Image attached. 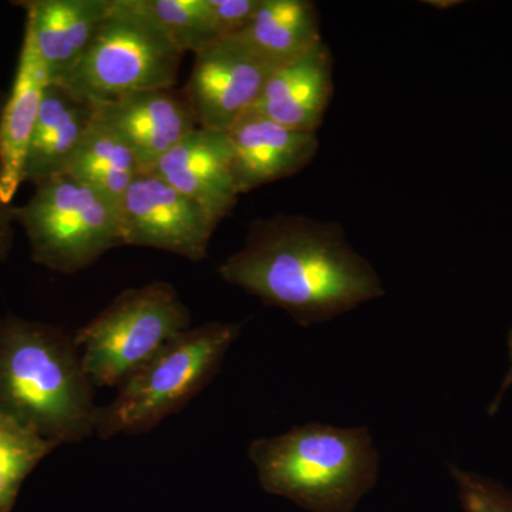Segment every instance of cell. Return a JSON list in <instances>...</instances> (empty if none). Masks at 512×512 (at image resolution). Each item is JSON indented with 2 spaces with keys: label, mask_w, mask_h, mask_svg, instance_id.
Wrapping results in <instances>:
<instances>
[{
  "label": "cell",
  "mask_w": 512,
  "mask_h": 512,
  "mask_svg": "<svg viewBox=\"0 0 512 512\" xmlns=\"http://www.w3.org/2000/svg\"><path fill=\"white\" fill-rule=\"evenodd\" d=\"M140 173L130 148L94 114L66 174L119 211L124 195Z\"/></svg>",
  "instance_id": "obj_18"
},
{
  "label": "cell",
  "mask_w": 512,
  "mask_h": 512,
  "mask_svg": "<svg viewBox=\"0 0 512 512\" xmlns=\"http://www.w3.org/2000/svg\"><path fill=\"white\" fill-rule=\"evenodd\" d=\"M123 247L157 249L191 262L207 259L220 222L151 171H141L119 207Z\"/></svg>",
  "instance_id": "obj_8"
},
{
  "label": "cell",
  "mask_w": 512,
  "mask_h": 512,
  "mask_svg": "<svg viewBox=\"0 0 512 512\" xmlns=\"http://www.w3.org/2000/svg\"><path fill=\"white\" fill-rule=\"evenodd\" d=\"M181 52L197 53L225 39L210 0H137Z\"/></svg>",
  "instance_id": "obj_19"
},
{
  "label": "cell",
  "mask_w": 512,
  "mask_h": 512,
  "mask_svg": "<svg viewBox=\"0 0 512 512\" xmlns=\"http://www.w3.org/2000/svg\"><path fill=\"white\" fill-rule=\"evenodd\" d=\"M463 512H512V488L493 478L448 464Z\"/></svg>",
  "instance_id": "obj_21"
},
{
  "label": "cell",
  "mask_w": 512,
  "mask_h": 512,
  "mask_svg": "<svg viewBox=\"0 0 512 512\" xmlns=\"http://www.w3.org/2000/svg\"><path fill=\"white\" fill-rule=\"evenodd\" d=\"M36 264L62 275L92 268L123 247L119 211L69 174L36 185L25 204L13 207Z\"/></svg>",
  "instance_id": "obj_7"
},
{
  "label": "cell",
  "mask_w": 512,
  "mask_h": 512,
  "mask_svg": "<svg viewBox=\"0 0 512 512\" xmlns=\"http://www.w3.org/2000/svg\"><path fill=\"white\" fill-rule=\"evenodd\" d=\"M191 312L170 282L126 289L74 340L94 387H119L131 373L191 328Z\"/></svg>",
  "instance_id": "obj_6"
},
{
  "label": "cell",
  "mask_w": 512,
  "mask_h": 512,
  "mask_svg": "<svg viewBox=\"0 0 512 512\" xmlns=\"http://www.w3.org/2000/svg\"><path fill=\"white\" fill-rule=\"evenodd\" d=\"M185 86L198 127L228 133L254 109L274 67L235 35L195 53Z\"/></svg>",
  "instance_id": "obj_9"
},
{
  "label": "cell",
  "mask_w": 512,
  "mask_h": 512,
  "mask_svg": "<svg viewBox=\"0 0 512 512\" xmlns=\"http://www.w3.org/2000/svg\"><path fill=\"white\" fill-rule=\"evenodd\" d=\"M111 0H19L50 83L66 79L109 12Z\"/></svg>",
  "instance_id": "obj_15"
},
{
  "label": "cell",
  "mask_w": 512,
  "mask_h": 512,
  "mask_svg": "<svg viewBox=\"0 0 512 512\" xmlns=\"http://www.w3.org/2000/svg\"><path fill=\"white\" fill-rule=\"evenodd\" d=\"M93 107L97 119L130 148L141 171H150L198 128L187 97L173 89L131 93Z\"/></svg>",
  "instance_id": "obj_10"
},
{
  "label": "cell",
  "mask_w": 512,
  "mask_h": 512,
  "mask_svg": "<svg viewBox=\"0 0 512 512\" xmlns=\"http://www.w3.org/2000/svg\"><path fill=\"white\" fill-rule=\"evenodd\" d=\"M49 83V73L37 50L35 37L25 25L15 80L6 94L0 116V197L6 204L13 205V198L23 184L30 138Z\"/></svg>",
  "instance_id": "obj_14"
},
{
  "label": "cell",
  "mask_w": 512,
  "mask_h": 512,
  "mask_svg": "<svg viewBox=\"0 0 512 512\" xmlns=\"http://www.w3.org/2000/svg\"><path fill=\"white\" fill-rule=\"evenodd\" d=\"M241 330L242 323L210 322L171 340L117 387L111 402L100 406L96 436L109 440L146 434L181 412L218 375Z\"/></svg>",
  "instance_id": "obj_4"
},
{
  "label": "cell",
  "mask_w": 512,
  "mask_h": 512,
  "mask_svg": "<svg viewBox=\"0 0 512 512\" xmlns=\"http://www.w3.org/2000/svg\"><path fill=\"white\" fill-rule=\"evenodd\" d=\"M150 171L198 202L215 221L227 218L237 205L227 133L195 128Z\"/></svg>",
  "instance_id": "obj_12"
},
{
  "label": "cell",
  "mask_w": 512,
  "mask_h": 512,
  "mask_svg": "<svg viewBox=\"0 0 512 512\" xmlns=\"http://www.w3.org/2000/svg\"><path fill=\"white\" fill-rule=\"evenodd\" d=\"M222 281L281 309L302 328L382 298V279L336 222L279 214L249 225L218 268Z\"/></svg>",
  "instance_id": "obj_1"
},
{
  "label": "cell",
  "mask_w": 512,
  "mask_h": 512,
  "mask_svg": "<svg viewBox=\"0 0 512 512\" xmlns=\"http://www.w3.org/2000/svg\"><path fill=\"white\" fill-rule=\"evenodd\" d=\"M248 457L266 493L311 512H352L379 477L367 427L303 424L252 441Z\"/></svg>",
  "instance_id": "obj_3"
},
{
  "label": "cell",
  "mask_w": 512,
  "mask_h": 512,
  "mask_svg": "<svg viewBox=\"0 0 512 512\" xmlns=\"http://www.w3.org/2000/svg\"><path fill=\"white\" fill-rule=\"evenodd\" d=\"M93 119V104L74 96L62 84L49 83L30 138L23 183L36 187L66 174Z\"/></svg>",
  "instance_id": "obj_16"
},
{
  "label": "cell",
  "mask_w": 512,
  "mask_h": 512,
  "mask_svg": "<svg viewBox=\"0 0 512 512\" xmlns=\"http://www.w3.org/2000/svg\"><path fill=\"white\" fill-rule=\"evenodd\" d=\"M6 93L0 87V116H2L3 104H5ZM0 178H2V161H0ZM15 205L6 204L0 197V262L6 259L13 245L15 237V217H13Z\"/></svg>",
  "instance_id": "obj_22"
},
{
  "label": "cell",
  "mask_w": 512,
  "mask_h": 512,
  "mask_svg": "<svg viewBox=\"0 0 512 512\" xmlns=\"http://www.w3.org/2000/svg\"><path fill=\"white\" fill-rule=\"evenodd\" d=\"M183 57L137 0H111L86 53L59 84L90 104L173 89Z\"/></svg>",
  "instance_id": "obj_5"
},
{
  "label": "cell",
  "mask_w": 512,
  "mask_h": 512,
  "mask_svg": "<svg viewBox=\"0 0 512 512\" xmlns=\"http://www.w3.org/2000/svg\"><path fill=\"white\" fill-rule=\"evenodd\" d=\"M332 96L333 57L322 40L275 69L251 111L293 130L318 133Z\"/></svg>",
  "instance_id": "obj_13"
},
{
  "label": "cell",
  "mask_w": 512,
  "mask_h": 512,
  "mask_svg": "<svg viewBox=\"0 0 512 512\" xmlns=\"http://www.w3.org/2000/svg\"><path fill=\"white\" fill-rule=\"evenodd\" d=\"M56 447L0 414V512H9L23 480Z\"/></svg>",
  "instance_id": "obj_20"
},
{
  "label": "cell",
  "mask_w": 512,
  "mask_h": 512,
  "mask_svg": "<svg viewBox=\"0 0 512 512\" xmlns=\"http://www.w3.org/2000/svg\"><path fill=\"white\" fill-rule=\"evenodd\" d=\"M508 359H510V367H508L507 375H505L503 383H501L500 390H498L493 403L488 407V414H490V416H494V414L497 413V410L500 409V404L503 402L505 393H507L508 389L512 386V328L510 330V335H508Z\"/></svg>",
  "instance_id": "obj_23"
},
{
  "label": "cell",
  "mask_w": 512,
  "mask_h": 512,
  "mask_svg": "<svg viewBox=\"0 0 512 512\" xmlns=\"http://www.w3.org/2000/svg\"><path fill=\"white\" fill-rule=\"evenodd\" d=\"M237 36L278 69L322 42L318 9L309 0H259L251 22Z\"/></svg>",
  "instance_id": "obj_17"
},
{
  "label": "cell",
  "mask_w": 512,
  "mask_h": 512,
  "mask_svg": "<svg viewBox=\"0 0 512 512\" xmlns=\"http://www.w3.org/2000/svg\"><path fill=\"white\" fill-rule=\"evenodd\" d=\"M100 406L74 336L45 323H0V414L50 443L96 434Z\"/></svg>",
  "instance_id": "obj_2"
},
{
  "label": "cell",
  "mask_w": 512,
  "mask_h": 512,
  "mask_svg": "<svg viewBox=\"0 0 512 512\" xmlns=\"http://www.w3.org/2000/svg\"><path fill=\"white\" fill-rule=\"evenodd\" d=\"M238 194L301 173L319 151L318 133L293 130L249 111L227 133Z\"/></svg>",
  "instance_id": "obj_11"
}]
</instances>
